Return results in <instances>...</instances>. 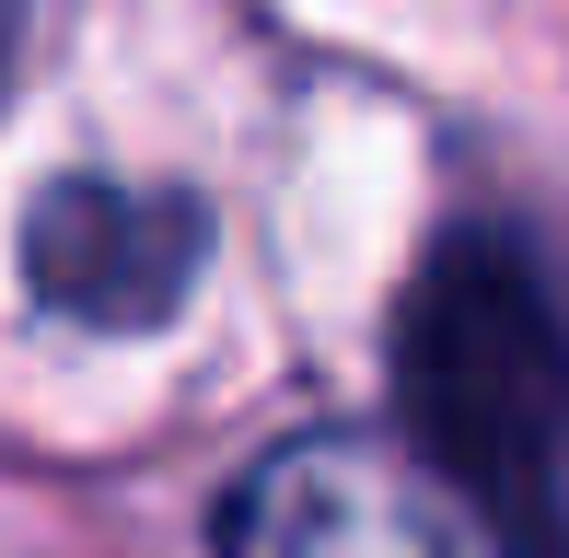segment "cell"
<instances>
[{"label":"cell","instance_id":"cell-3","mask_svg":"<svg viewBox=\"0 0 569 558\" xmlns=\"http://www.w3.org/2000/svg\"><path fill=\"white\" fill-rule=\"evenodd\" d=\"M198 268H210V198L151 187V175H47L23 210V291L47 315L93 326V338H140V326L187 315Z\"/></svg>","mask_w":569,"mask_h":558},{"label":"cell","instance_id":"cell-2","mask_svg":"<svg viewBox=\"0 0 569 558\" xmlns=\"http://www.w3.org/2000/svg\"><path fill=\"white\" fill-rule=\"evenodd\" d=\"M221 558H500L477 512L372 430H302L256 454L210 512Z\"/></svg>","mask_w":569,"mask_h":558},{"label":"cell","instance_id":"cell-1","mask_svg":"<svg viewBox=\"0 0 569 558\" xmlns=\"http://www.w3.org/2000/svg\"><path fill=\"white\" fill-rule=\"evenodd\" d=\"M396 408L500 558H569V315L523 245L442 233L407 268Z\"/></svg>","mask_w":569,"mask_h":558}]
</instances>
